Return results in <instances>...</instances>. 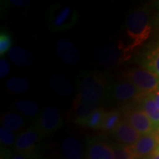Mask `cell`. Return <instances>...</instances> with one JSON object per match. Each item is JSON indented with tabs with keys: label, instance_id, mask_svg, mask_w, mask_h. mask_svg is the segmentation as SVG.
Listing matches in <instances>:
<instances>
[{
	"label": "cell",
	"instance_id": "cell-1",
	"mask_svg": "<svg viewBox=\"0 0 159 159\" xmlns=\"http://www.w3.org/2000/svg\"><path fill=\"white\" fill-rule=\"evenodd\" d=\"M155 11L149 6L139 8L129 13L125 20V33L131 43L125 47L124 55L137 49L149 38L153 31Z\"/></svg>",
	"mask_w": 159,
	"mask_h": 159
},
{
	"label": "cell",
	"instance_id": "cell-2",
	"mask_svg": "<svg viewBox=\"0 0 159 159\" xmlns=\"http://www.w3.org/2000/svg\"><path fill=\"white\" fill-rule=\"evenodd\" d=\"M123 78L133 83L146 96L159 90V76L145 67L129 69L124 73Z\"/></svg>",
	"mask_w": 159,
	"mask_h": 159
},
{
	"label": "cell",
	"instance_id": "cell-3",
	"mask_svg": "<svg viewBox=\"0 0 159 159\" xmlns=\"http://www.w3.org/2000/svg\"><path fill=\"white\" fill-rule=\"evenodd\" d=\"M78 21V13L70 6H52L48 12V24L54 32L73 28Z\"/></svg>",
	"mask_w": 159,
	"mask_h": 159
},
{
	"label": "cell",
	"instance_id": "cell-4",
	"mask_svg": "<svg viewBox=\"0 0 159 159\" xmlns=\"http://www.w3.org/2000/svg\"><path fill=\"white\" fill-rule=\"evenodd\" d=\"M108 97L116 102L130 103L131 102H141L147 97L128 80H121L114 83L109 88Z\"/></svg>",
	"mask_w": 159,
	"mask_h": 159
},
{
	"label": "cell",
	"instance_id": "cell-5",
	"mask_svg": "<svg viewBox=\"0 0 159 159\" xmlns=\"http://www.w3.org/2000/svg\"><path fill=\"white\" fill-rule=\"evenodd\" d=\"M121 113L124 120L128 122L141 135L148 134L157 130L147 113L142 109L135 108L129 104L124 107Z\"/></svg>",
	"mask_w": 159,
	"mask_h": 159
},
{
	"label": "cell",
	"instance_id": "cell-6",
	"mask_svg": "<svg viewBox=\"0 0 159 159\" xmlns=\"http://www.w3.org/2000/svg\"><path fill=\"white\" fill-rule=\"evenodd\" d=\"M63 125V118L60 111L54 106L46 107L37 119L34 125L41 135L51 134Z\"/></svg>",
	"mask_w": 159,
	"mask_h": 159
},
{
	"label": "cell",
	"instance_id": "cell-7",
	"mask_svg": "<svg viewBox=\"0 0 159 159\" xmlns=\"http://www.w3.org/2000/svg\"><path fill=\"white\" fill-rule=\"evenodd\" d=\"M77 88L79 90H92L108 97L109 89L105 77L100 73L81 72L77 79Z\"/></svg>",
	"mask_w": 159,
	"mask_h": 159
},
{
	"label": "cell",
	"instance_id": "cell-8",
	"mask_svg": "<svg viewBox=\"0 0 159 159\" xmlns=\"http://www.w3.org/2000/svg\"><path fill=\"white\" fill-rule=\"evenodd\" d=\"M159 147V129L142 135L133 146L128 147L135 159H144Z\"/></svg>",
	"mask_w": 159,
	"mask_h": 159
},
{
	"label": "cell",
	"instance_id": "cell-9",
	"mask_svg": "<svg viewBox=\"0 0 159 159\" xmlns=\"http://www.w3.org/2000/svg\"><path fill=\"white\" fill-rule=\"evenodd\" d=\"M40 135L41 134L35 126L22 132L18 136L14 144L18 154L22 155L25 157H30L37 147Z\"/></svg>",
	"mask_w": 159,
	"mask_h": 159
},
{
	"label": "cell",
	"instance_id": "cell-10",
	"mask_svg": "<svg viewBox=\"0 0 159 159\" xmlns=\"http://www.w3.org/2000/svg\"><path fill=\"white\" fill-rule=\"evenodd\" d=\"M56 53L63 62L73 66L79 62L80 54L79 49L68 39L59 40L56 44Z\"/></svg>",
	"mask_w": 159,
	"mask_h": 159
},
{
	"label": "cell",
	"instance_id": "cell-11",
	"mask_svg": "<svg viewBox=\"0 0 159 159\" xmlns=\"http://www.w3.org/2000/svg\"><path fill=\"white\" fill-rule=\"evenodd\" d=\"M113 134L117 141L124 147H131L142 136L132 125L122 119L119 125L113 132Z\"/></svg>",
	"mask_w": 159,
	"mask_h": 159
},
{
	"label": "cell",
	"instance_id": "cell-12",
	"mask_svg": "<svg viewBox=\"0 0 159 159\" xmlns=\"http://www.w3.org/2000/svg\"><path fill=\"white\" fill-rule=\"evenodd\" d=\"M86 159H115V150L106 142L90 140L87 146Z\"/></svg>",
	"mask_w": 159,
	"mask_h": 159
},
{
	"label": "cell",
	"instance_id": "cell-13",
	"mask_svg": "<svg viewBox=\"0 0 159 159\" xmlns=\"http://www.w3.org/2000/svg\"><path fill=\"white\" fill-rule=\"evenodd\" d=\"M61 153L65 159H82L83 145L76 137H66L61 143Z\"/></svg>",
	"mask_w": 159,
	"mask_h": 159
},
{
	"label": "cell",
	"instance_id": "cell-14",
	"mask_svg": "<svg viewBox=\"0 0 159 159\" xmlns=\"http://www.w3.org/2000/svg\"><path fill=\"white\" fill-rule=\"evenodd\" d=\"M8 56L11 62L20 67H28L34 61L32 53L20 46H12Z\"/></svg>",
	"mask_w": 159,
	"mask_h": 159
},
{
	"label": "cell",
	"instance_id": "cell-15",
	"mask_svg": "<svg viewBox=\"0 0 159 159\" xmlns=\"http://www.w3.org/2000/svg\"><path fill=\"white\" fill-rule=\"evenodd\" d=\"M51 89L61 97H70L74 93V86L60 74L51 75L49 81Z\"/></svg>",
	"mask_w": 159,
	"mask_h": 159
},
{
	"label": "cell",
	"instance_id": "cell-16",
	"mask_svg": "<svg viewBox=\"0 0 159 159\" xmlns=\"http://www.w3.org/2000/svg\"><path fill=\"white\" fill-rule=\"evenodd\" d=\"M95 56L97 61L101 62L106 66H113L122 61L119 53H118L117 50H115L111 46H105L98 49L96 51Z\"/></svg>",
	"mask_w": 159,
	"mask_h": 159
},
{
	"label": "cell",
	"instance_id": "cell-17",
	"mask_svg": "<svg viewBox=\"0 0 159 159\" xmlns=\"http://www.w3.org/2000/svg\"><path fill=\"white\" fill-rule=\"evenodd\" d=\"M97 107H95L88 102H83L80 98L76 97L74 101V111L75 115V121L79 124L82 125L87 118L90 115V113L96 110Z\"/></svg>",
	"mask_w": 159,
	"mask_h": 159
},
{
	"label": "cell",
	"instance_id": "cell-18",
	"mask_svg": "<svg viewBox=\"0 0 159 159\" xmlns=\"http://www.w3.org/2000/svg\"><path fill=\"white\" fill-rule=\"evenodd\" d=\"M141 104L142 110L147 113L156 129H159V108L154 101L152 95H148L145 97L141 102Z\"/></svg>",
	"mask_w": 159,
	"mask_h": 159
},
{
	"label": "cell",
	"instance_id": "cell-19",
	"mask_svg": "<svg viewBox=\"0 0 159 159\" xmlns=\"http://www.w3.org/2000/svg\"><path fill=\"white\" fill-rule=\"evenodd\" d=\"M122 117L121 111L113 110V111H110L105 112L103 121H102L101 129L104 132H108V133H112L117 128V126L119 125Z\"/></svg>",
	"mask_w": 159,
	"mask_h": 159
},
{
	"label": "cell",
	"instance_id": "cell-20",
	"mask_svg": "<svg viewBox=\"0 0 159 159\" xmlns=\"http://www.w3.org/2000/svg\"><path fill=\"white\" fill-rule=\"evenodd\" d=\"M6 87L9 92L12 94H24L29 90L30 83L29 80L24 77H11L7 80Z\"/></svg>",
	"mask_w": 159,
	"mask_h": 159
},
{
	"label": "cell",
	"instance_id": "cell-21",
	"mask_svg": "<svg viewBox=\"0 0 159 159\" xmlns=\"http://www.w3.org/2000/svg\"><path fill=\"white\" fill-rule=\"evenodd\" d=\"M144 66L145 68L159 76V43L147 52L144 58Z\"/></svg>",
	"mask_w": 159,
	"mask_h": 159
},
{
	"label": "cell",
	"instance_id": "cell-22",
	"mask_svg": "<svg viewBox=\"0 0 159 159\" xmlns=\"http://www.w3.org/2000/svg\"><path fill=\"white\" fill-rule=\"evenodd\" d=\"M14 107L17 109L19 112H20L26 117L33 118L35 117L39 112V106L34 101L30 100H18L14 102Z\"/></svg>",
	"mask_w": 159,
	"mask_h": 159
},
{
	"label": "cell",
	"instance_id": "cell-23",
	"mask_svg": "<svg viewBox=\"0 0 159 159\" xmlns=\"http://www.w3.org/2000/svg\"><path fill=\"white\" fill-rule=\"evenodd\" d=\"M3 126L11 132L19 130L24 123V119L20 114L15 112H6L2 119Z\"/></svg>",
	"mask_w": 159,
	"mask_h": 159
},
{
	"label": "cell",
	"instance_id": "cell-24",
	"mask_svg": "<svg viewBox=\"0 0 159 159\" xmlns=\"http://www.w3.org/2000/svg\"><path fill=\"white\" fill-rule=\"evenodd\" d=\"M105 112L106 111H104L103 109L97 107L96 110H94L91 112L90 115L87 118V119L82 123L81 125L93 128V129H101Z\"/></svg>",
	"mask_w": 159,
	"mask_h": 159
},
{
	"label": "cell",
	"instance_id": "cell-25",
	"mask_svg": "<svg viewBox=\"0 0 159 159\" xmlns=\"http://www.w3.org/2000/svg\"><path fill=\"white\" fill-rule=\"evenodd\" d=\"M11 37L7 32L2 31L0 33V55L3 56L11 49Z\"/></svg>",
	"mask_w": 159,
	"mask_h": 159
},
{
	"label": "cell",
	"instance_id": "cell-26",
	"mask_svg": "<svg viewBox=\"0 0 159 159\" xmlns=\"http://www.w3.org/2000/svg\"><path fill=\"white\" fill-rule=\"evenodd\" d=\"M0 142H1L2 145L11 146L16 142V140H15V136L12 132L5 128L4 126H2L0 128Z\"/></svg>",
	"mask_w": 159,
	"mask_h": 159
},
{
	"label": "cell",
	"instance_id": "cell-27",
	"mask_svg": "<svg viewBox=\"0 0 159 159\" xmlns=\"http://www.w3.org/2000/svg\"><path fill=\"white\" fill-rule=\"evenodd\" d=\"M115 150V159H135L128 147L117 146Z\"/></svg>",
	"mask_w": 159,
	"mask_h": 159
},
{
	"label": "cell",
	"instance_id": "cell-28",
	"mask_svg": "<svg viewBox=\"0 0 159 159\" xmlns=\"http://www.w3.org/2000/svg\"><path fill=\"white\" fill-rule=\"evenodd\" d=\"M10 72V65L9 62L5 59V58H1L0 60V77L4 78L6 77L7 74Z\"/></svg>",
	"mask_w": 159,
	"mask_h": 159
},
{
	"label": "cell",
	"instance_id": "cell-29",
	"mask_svg": "<svg viewBox=\"0 0 159 159\" xmlns=\"http://www.w3.org/2000/svg\"><path fill=\"white\" fill-rule=\"evenodd\" d=\"M30 1L29 0H11L10 4L12 6H18V7H25L30 5Z\"/></svg>",
	"mask_w": 159,
	"mask_h": 159
},
{
	"label": "cell",
	"instance_id": "cell-30",
	"mask_svg": "<svg viewBox=\"0 0 159 159\" xmlns=\"http://www.w3.org/2000/svg\"><path fill=\"white\" fill-rule=\"evenodd\" d=\"M144 159H159V148H157V150H155L151 155H149Z\"/></svg>",
	"mask_w": 159,
	"mask_h": 159
},
{
	"label": "cell",
	"instance_id": "cell-31",
	"mask_svg": "<svg viewBox=\"0 0 159 159\" xmlns=\"http://www.w3.org/2000/svg\"><path fill=\"white\" fill-rule=\"evenodd\" d=\"M151 95H152V97H153L154 101L156 102L157 106L159 108V90H157V92H155L153 94H151Z\"/></svg>",
	"mask_w": 159,
	"mask_h": 159
},
{
	"label": "cell",
	"instance_id": "cell-32",
	"mask_svg": "<svg viewBox=\"0 0 159 159\" xmlns=\"http://www.w3.org/2000/svg\"><path fill=\"white\" fill-rule=\"evenodd\" d=\"M9 159H26V157L20 154H15V155H12L11 157L10 156Z\"/></svg>",
	"mask_w": 159,
	"mask_h": 159
},
{
	"label": "cell",
	"instance_id": "cell-33",
	"mask_svg": "<svg viewBox=\"0 0 159 159\" xmlns=\"http://www.w3.org/2000/svg\"><path fill=\"white\" fill-rule=\"evenodd\" d=\"M158 148H159V147H158Z\"/></svg>",
	"mask_w": 159,
	"mask_h": 159
}]
</instances>
